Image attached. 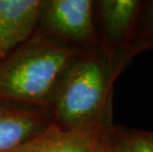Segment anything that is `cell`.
<instances>
[{
	"mask_svg": "<svg viewBox=\"0 0 153 152\" xmlns=\"http://www.w3.org/2000/svg\"><path fill=\"white\" fill-rule=\"evenodd\" d=\"M74 50L35 44L0 64V99L41 102L51 94Z\"/></svg>",
	"mask_w": 153,
	"mask_h": 152,
	"instance_id": "cell-1",
	"label": "cell"
},
{
	"mask_svg": "<svg viewBox=\"0 0 153 152\" xmlns=\"http://www.w3.org/2000/svg\"><path fill=\"white\" fill-rule=\"evenodd\" d=\"M105 90V75L96 60L78 63L68 72L58 91V119L66 128L93 119L102 105Z\"/></svg>",
	"mask_w": 153,
	"mask_h": 152,
	"instance_id": "cell-2",
	"label": "cell"
},
{
	"mask_svg": "<svg viewBox=\"0 0 153 152\" xmlns=\"http://www.w3.org/2000/svg\"><path fill=\"white\" fill-rule=\"evenodd\" d=\"M103 130L90 119L73 128L51 125L11 152H101Z\"/></svg>",
	"mask_w": 153,
	"mask_h": 152,
	"instance_id": "cell-3",
	"label": "cell"
},
{
	"mask_svg": "<svg viewBox=\"0 0 153 152\" xmlns=\"http://www.w3.org/2000/svg\"><path fill=\"white\" fill-rule=\"evenodd\" d=\"M43 5L38 0H0V56L27 39Z\"/></svg>",
	"mask_w": 153,
	"mask_h": 152,
	"instance_id": "cell-4",
	"label": "cell"
},
{
	"mask_svg": "<svg viewBox=\"0 0 153 152\" xmlns=\"http://www.w3.org/2000/svg\"><path fill=\"white\" fill-rule=\"evenodd\" d=\"M48 27L75 40H86L93 31L92 2L89 0H53L45 12Z\"/></svg>",
	"mask_w": 153,
	"mask_h": 152,
	"instance_id": "cell-5",
	"label": "cell"
},
{
	"mask_svg": "<svg viewBox=\"0 0 153 152\" xmlns=\"http://www.w3.org/2000/svg\"><path fill=\"white\" fill-rule=\"evenodd\" d=\"M38 115L0 107V152H11L45 129Z\"/></svg>",
	"mask_w": 153,
	"mask_h": 152,
	"instance_id": "cell-6",
	"label": "cell"
},
{
	"mask_svg": "<svg viewBox=\"0 0 153 152\" xmlns=\"http://www.w3.org/2000/svg\"><path fill=\"white\" fill-rule=\"evenodd\" d=\"M139 6L134 0H105L101 2V12L108 35L119 39L131 25Z\"/></svg>",
	"mask_w": 153,
	"mask_h": 152,
	"instance_id": "cell-7",
	"label": "cell"
},
{
	"mask_svg": "<svg viewBox=\"0 0 153 152\" xmlns=\"http://www.w3.org/2000/svg\"><path fill=\"white\" fill-rule=\"evenodd\" d=\"M119 147L120 152H153V131L128 132L123 137Z\"/></svg>",
	"mask_w": 153,
	"mask_h": 152,
	"instance_id": "cell-8",
	"label": "cell"
},
{
	"mask_svg": "<svg viewBox=\"0 0 153 152\" xmlns=\"http://www.w3.org/2000/svg\"><path fill=\"white\" fill-rule=\"evenodd\" d=\"M101 152H120L119 144L113 143L109 139H105Z\"/></svg>",
	"mask_w": 153,
	"mask_h": 152,
	"instance_id": "cell-9",
	"label": "cell"
},
{
	"mask_svg": "<svg viewBox=\"0 0 153 152\" xmlns=\"http://www.w3.org/2000/svg\"><path fill=\"white\" fill-rule=\"evenodd\" d=\"M151 30L153 32V5H152V13H151V24H150Z\"/></svg>",
	"mask_w": 153,
	"mask_h": 152,
	"instance_id": "cell-10",
	"label": "cell"
}]
</instances>
